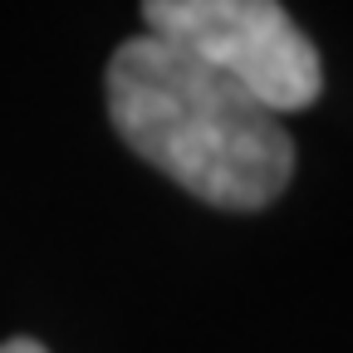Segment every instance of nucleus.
<instances>
[{"mask_svg":"<svg viewBox=\"0 0 353 353\" xmlns=\"http://www.w3.org/2000/svg\"><path fill=\"white\" fill-rule=\"evenodd\" d=\"M108 118L143 162L206 206L260 211L290 187L294 143L285 118L152 34L113 50Z\"/></svg>","mask_w":353,"mask_h":353,"instance_id":"f257e3e1","label":"nucleus"},{"mask_svg":"<svg viewBox=\"0 0 353 353\" xmlns=\"http://www.w3.org/2000/svg\"><path fill=\"white\" fill-rule=\"evenodd\" d=\"M152 39L182 50L270 113H299L319 99L324 64L280 0H143Z\"/></svg>","mask_w":353,"mask_h":353,"instance_id":"f03ea898","label":"nucleus"},{"mask_svg":"<svg viewBox=\"0 0 353 353\" xmlns=\"http://www.w3.org/2000/svg\"><path fill=\"white\" fill-rule=\"evenodd\" d=\"M0 353H44L34 339H6V343H0Z\"/></svg>","mask_w":353,"mask_h":353,"instance_id":"7ed1b4c3","label":"nucleus"}]
</instances>
